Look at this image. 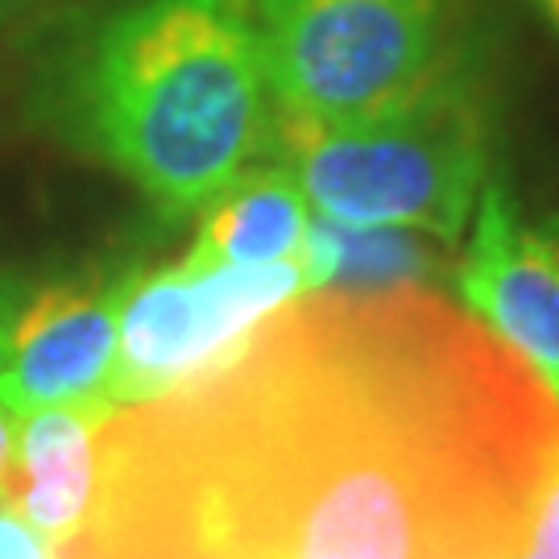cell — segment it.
Instances as JSON below:
<instances>
[{
  "instance_id": "8fae6325",
  "label": "cell",
  "mask_w": 559,
  "mask_h": 559,
  "mask_svg": "<svg viewBox=\"0 0 559 559\" xmlns=\"http://www.w3.org/2000/svg\"><path fill=\"white\" fill-rule=\"evenodd\" d=\"M510 559H559V473L543 489L535 514L522 531V543Z\"/></svg>"
},
{
  "instance_id": "9c48e42d",
  "label": "cell",
  "mask_w": 559,
  "mask_h": 559,
  "mask_svg": "<svg viewBox=\"0 0 559 559\" xmlns=\"http://www.w3.org/2000/svg\"><path fill=\"white\" fill-rule=\"evenodd\" d=\"M311 203L286 166H249L203 207L191 265H278L302 261Z\"/></svg>"
},
{
  "instance_id": "5bb4252c",
  "label": "cell",
  "mask_w": 559,
  "mask_h": 559,
  "mask_svg": "<svg viewBox=\"0 0 559 559\" xmlns=\"http://www.w3.org/2000/svg\"><path fill=\"white\" fill-rule=\"evenodd\" d=\"M9 452H13V415L0 406V489H4V468H9Z\"/></svg>"
},
{
  "instance_id": "ba28073f",
  "label": "cell",
  "mask_w": 559,
  "mask_h": 559,
  "mask_svg": "<svg viewBox=\"0 0 559 559\" xmlns=\"http://www.w3.org/2000/svg\"><path fill=\"white\" fill-rule=\"evenodd\" d=\"M120 411L108 399L41 406L13 419L0 506L55 551L80 539L100 489V431Z\"/></svg>"
},
{
  "instance_id": "2e32d148",
  "label": "cell",
  "mask_w": 559,
  "mask_h": 559,
  "mask_svg": "<svg viewBox=\"0 0 559 559\" xmlns=\"http://www.w3.org/2000/svg\"><path fill=\"white\" fill-rule=\"evenodd\" d=\"M539 4L547 9V17H551V21L559 25V0H539Z\"/></svg>"
},
{
  "instance_id": "8992f818",
  "label": "cell",
  "mask_w": 559,
  "mask_h": 559,
  "mask_svg": "<svg viewBox=\"0 0 559 559\" xmlns=\"http://www.w3.org/2000/svg\"><path fill=\"white\" fill-rule=\"evenodd\" d=\"M117 353V286L46 282L0 290V406L21 419L41 406L104 399Z\"/></svg>"
},
{
  "instance_id": "3957f363",
  "label": "cell",
  "mask_w": 559,
  "mask_h": 559,
  "mask_svg": "<svg viewBox=\"0 0 559 559\" xmlns=\"http://www.w3.org/2000/svg\"><path fill=\"white\" fill-rule=\"evenodd\" d=\"M286 170L316 216L357 228H415L456 240L485 187L489 124L477 92L448 67L378 117L323 124L274 104Z\"/></svg>"
},
{
  "instance_id": "9a60e30c",
  "label": "cell",
  "mask_w": 559,
  "mask_h": 559,
  "mask_svg": "<svg viewBox=\"0 0 559 559\" xmlns=\"http://www.w3.org/2000/svg\"><path fill=\"white\" fill-rule=\"evenodd\" d=\"M29 4H34V0H0V17H4V13H17V9H29Z\"/></svg>"
},
{
  "instance_id": "7a4b0ae2",
  "label": "cell",
  "mask_w": 559,
  "mask_h": 559,
  "mask_svg": "<svg viewBox=\"0 0 559 559\" xmlns=\"http://www.w3.org/2000/svg\"><path fill=\"white\" fill-rule=\"evenodd\" d=\"M83 141L170 216L200 212L274 133L249 0H129L71 80Z\"/></svg>"
},
{
  "instance_id": "30bf717a",
  "label": "cell",
  "mask_w": 559,
  "mask_h": 559,
  "mask_svg": "<svg viewBox=\"0 0 559 559\" xmlns=\"http://www.w3.org/2000/svg\"><path fill=\"white\" fill-rule=\"evenodd\" d=\"M440 270V249L415 228H357L311 216L302 245V274L311 290H390Z\"/></svg>"
},
{
  "instance_id": "52a82bcc",
  "label": "cell",
  "mask_w": 559,
  "mask_h": 559,
  "mask_svg": "<svg viewBox=\"0 0 559 559\" xmlns=\"http://www.w3.org/2000/svg\"><path fill=\"white\" fill-rule=\"evenodd\" d=\"M460 290L480 320L559 390V224H522L510 195L485 187Z\"/></svg>"
},
{
  "instance_id": "4fadbf2b",
  "label": "cell",
  "mask_w": 559,
  "mask_h": 559,
  "mask_svg": "<svg viewBox=\"0 0 559 559\" xmlns=\"http://www.w3.org/2000/svg\"><path fill=\"white\" fill-rule=\"evenodd\" d=\"M519 543H485V547H464V551H452V556H443V559H510Z\"/></svg>"
},
{
  "instance_id": "6da1fadb",
  "label": "cell",
  "mask_w": 559,
  "mask_h": 559,
  "mask_svg": "<svg viewBox=\"0 0 559 559\" xmlns=\"http://www.w3.org/2000/svg\"><path fill=\"white\" fill-rule=\"evenodd\" d=\"M559 473V394L427 290H311L233 360L100 431L59 559H443L519 543Z\"/></svg>"
},
{
  "instance_id": "7c38bea8",
  "label": "cell",
  "mask_w": 559,
  "mask_h": 559,
  "mask_svg": "<svg viewBox=\"0 0 559 559\" xmlns=\"http://www.w3.org/2000/svg\"><path fill=\"white\" fill-rule=\"evenodd\" d=\"M0 559H59V551L41 543L13 510L0 506Z\"/></svg>"
},
{
  "instance_id": "5b68a950",
  "label": "cell",
  "mask_w": 559,
  "mask_h": 559,
  "mask_svg": "<svg viewBox=\"0 0 559 559\" xmlns=\"http://www.w3.org/2000/svg\"><path fill=\"white\" fill-rule=\"evenodd\" d=\"M307 295L302 261L191 265L175 261L117 286V353L104 381L112 406H138L207 378L286 302Z\"/></svg>"
},
{
  "instance_id": "e0dca14e",
  "label": "cell",
  "mask_w": 559,
  "mask_h": 559,
  "mask_svg": "<svg viewBox=\"0 0 559 559\" xmlns=\"http://www.w3.org/2000/svg\"><path fill=\"white\" fill-rule=\"evenodd\" d=\"M556 394H559V390H556Z\"/></svg>"
},
{
  "instance_id": "277c9868",
  "label": "cell",
  "mask_w": 559,
  "mask_h": 559,
  "mask_svg": "<svg viewBox=\"0 0 559 559\" xmlns=\"http://www.w3.org/2000/svg\"><path fill=\"white\" fill-rule=\"evenodd\" d=\"M274 104L323 124L378 117L452 67V0H249Z\"/></svg>"
}]
</instances>
